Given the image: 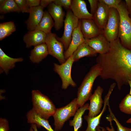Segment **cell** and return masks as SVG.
<instances>
[{"mask_svg": "<svg viewBox=\"0 0 131 131\" xmlns=\"http://www.w3.org/2000/svg\"><path fill=\"white\" fill-rule=\"evenodd\" d=\"M33 108L41 117L48 120L53 115L57 108L47 96L38 90L32 91Z\"/></svg>", "mask_w": 131, "mask_h": 131, "instance_id": "277c9868", "label": "cell"}, {"mask_svg": "<svg viewBox=\"0 0 131 131\" xmlns=\"http://www.w3.org/2000/svg\"><path fill=\"white\" fill-rule=\"evenodd\" d=\"M81 20V29L85 39H91L103 33L93 19Z\"/></svg>", "mask_w": 131, "mask_h": 131, "instance_id": "4fadbf2b", "label": "cell"}, {"mask_svg": "<svg viewBox=\"0 0 131 131\" xmlns=\"http://www.w3.org/2000/svg\"><path fill=\"white\" fill-rule=\"evenodd\" d=\"M15 1L22 13H29L30 8L27 5L26 0H15Z\"/></svg>", "mask_w": 131, "mask_h": 131, "instance_id": "f1b7e54d", "label": "cell"}, {"mask_svg": "<svg viewBox=\"0 0 131 131\" xmlns=\"http://www.w3.org/2000/svg\"><path fill=\"white\" fill-rule=\"evenodd\" d=\"M74 62L72 55L62 64H54V70L61 79L62 88L63 89H66L70 85L73 87L76 85L72 78L71 74L72 68Z\"/></svg>", "mask_w": 131, "mask_h": 131, "instance_id": "8992f818", "label": "cell"}, {"mask_svg": "<svg viewBox=\"0 0 131 131\" xmlns=\"http://www.w3.org/2000/svg\"><path fill=\"white\" fill-rule=\"evenodd\" d=\"M129 131H131V128H129Z\"/></svg>", "mask_w": 131, "mask_h": 131, "instance_id": "7bdbcfd3", "label": "cell"}, {"mask_svg": "<svg viewBox=\"0 0 131 131\" xmlns=\"http://www.w3.org/2000/svg\"><path fill=\"white\" fill-rule=\"evenodd\" d=\"M101 69L97 63L93 66L84 78L77 92V102L79 108L82 106L92 94L94 82L96 79L100 76Z\"/></svg>", "mask_w": 131, "mask_h": 131, "instance_id": "7a4b0ae2", "label": "cell"}, {"mask_svg": "<svg viewBox=\"0 0 131 131\" xmlns=\"http://www.w3.org/2000/svg\"><path fill=\"white\" fill-rule=\"evenodd\" d=\"M128 83L130 87V90L129 94L131 95V80L129 81Z\"/></svg>", "mask_w": 131, "mask_h": 131, "instance_id": "f35d334b", "label": "cell"}, {"mask_svg": "<svg viewBox=\"0 0 131 131\" xmlns=\"http://www.w3.org/2000/svg\"><path fill=\"white\" fill-rule=\"evenodd\" d=\"M41 0H26L27 5L30 8L40 6Z\"/></svg>", "mask_w": 131, "mask_h": 131, "instance_id": "836d02e7", "label": "cell"}, {"mask_svg": "<svg viewBox=\"0 0 131 131\" xmlns=\"http://www.w3.org/2000/svg\"><path fill=\"white\" fill-rule=\"evenodd\" d=\"M47 34L37 30L29 31L24 36L23 40L26 48L45 43Z\"/></svg>", "mask_w": 131, "mask_h": 131, "instance_id": "9a60e30c", "label": "cell"}, {"mask_svg": "<svg viewBox=\"0 0 131 131\" xmlns=\"http://www.w3.org/2000/svg\"><path fill=\"white\" fill-rule=\"evenodd\" d=\"M79 108L77 98H75L65 106L57 108L53 115L54 120V130H60L65 122L71 117L74 116Z\"/></svg>", "mask_w": 131, "mask_h": 131, "instance_id": "5b68a950", "label": "cell"}, {"mask_svg": "<svg viewBox=\"0 0 131 131\" xmlns=\"http://www.w3.org/2000/svg\"><path fill=\"white\" fill-rule=\"evenodd\" d=\"M16 30V26L11 21L0 24V40L10 35Z\"/></svg>", "mask_w": 131, "mask_h": 131, "instance_id": "484cf974", "label": "cell"}, {"mask_svg": "<svg viewBox=\"0 0 131 131\" xmlns=\"http://www.w3.org/2000/svg\"><path fill=\"white\" fill-rule=\"evenodd\" d=\"M120 111L125 114L131 115V95L127 94L119 105Z\"/></svg>", "mask_w": 131, "mask_h": 131, "instance_id": "4316f807", "label": "cell"}, {"mask_svg": "<svg viewBox=\"0 0 131 131\" xmlns=\"http://www.w3.org/2000/svg\"><path fill=\"white\" fill-rule=\"evenodd\" d=\"M120 22V17L117 9L110 8L108 19L103 33L110 42L118 37Z\"/></svg>", "mask_w": 131, "mask_h": 131, "instance_id": "ba28073f", "label": "cell"}, {"mask_svg": "<svg viewBox=\"0 0 131 131\" xmlns=\"http://www.w3.org/2000/svg\"><path fill=\"white\" fill-rule=\"evenodd\" d=\"M79 19H93V15L88 11L85 2L82 0H72L70 8Z\"/></svg>", "mask_w": 131, "mask_h": 131, "instance_id": "2e32d148", "label": "cell"}, {"mask_svg": "<svg viewBox=\"0 0 131 131\" xmlns=\"http://www.w3.org/2000/svg\"><path fill=\"white\" fill-rule=\"evenodd\" d=\"M89 105V103H86L78 109L73 119L69 121V125L74 127V131H78L81 127L82 122V116L85 111L88 110Z\"/></svg>", "mask_w": 131, "mask_h": 131, "instance_id": "cb8c5ba5", "label": "cell"}, {"mask_svg": "<svg viewBox=\"0 0 131 131\" xmlns=\"http://www.w3.org/2000/svg\"><path fill=\"white\" fill-rule=\"evenodd\" d=\"M109 8L117 9L122 1L121 0H101Z\"/></svg>", "mask_w": 131, "mask_h": 131, "instance_id": "f546056e", "label": "cell"}, {"mask_svg": "<svg viewBox=\"0 0 131 131\" xmlns=\"http://www.w3.org/2000/svg\"><path fill=\"white\" fill-rule=\"evenodd\" d=\"M48 54L47 46L44 43L34 47L31 51L29 58L32 62L39 64Z\"/></svg>", "mask_w": 131, "mask_h": 131, "instance_id": "44dd1931", "label": "cell"}, {"mask_svg": "<svg viewBox=\"0 0 131 131\" xmlns=\"http://www.w3.org/2000/svg\"><path fill=\"white\" fill-rule=\"evenodd\" d=\"M45 43L47 47L49 54L56 58L61 64L65 61L64 46L58 39L56 34L51 32L47 34Z\"/></svg>", "mask_w": 131, "mask_h": 131, "instance_id": "9c48e42d", "label": "cell"}, {"mask_svg": "<svg viewBox=\"0 0 131 131\" xmlns=\"http://www.w3.org/2000/svg\"><path fill=\"white\" fill-rule=\"evenodd\" d=\"M84 42L97 53L103 54L107 52L110 47V43L103 33L89 39H85Z\"/></svg>", "mask_w": 131, "mask_h": 131, "instance_id": "8fae6325", "label": "cell"}, {"mask_svg": "<svg viewBox=\"0 0 131 131\" xmlns=\"http://www.w3.org/2000/svg\"><path fill=\"white\" fill-rule=\"evenodd\" d=\"M21 12L15 0H0V12L1 13L5 14L13 12L19 13Z\"/></svg>", "mask_w": 131, "mask_h": 131, "instance_id": "d4e9b609", "label": "cell"}, {"mask_svg": "<svg viewBox=\"0 0 131 131\" xmlns=\"http://www.w3.org/2000/svg\"><path fill=\"white\" fill-rule=\"evenodd\" d=\"M103 91V89L100 86H98L90 97L88 115L89 117L96 116L101 112L102 105L104 103L102 97Z\"/></svg>", "mask_w": 131, "mask_h": 131, "instance_id": "30bf717a", "label": "cell"}, {"mask_svg": "<svg viewBox=\"0 0 131 131\" xmlns=\"http://www.w3.org/2000/svg\"><path fill=\"white\" fill-rule=\"evenodd\" d=\"M126 7L129 15H131V0H125Z\"/></svg>", "mask_w": 131, "mask_h": 131, "instance_id": "8d00e7d4", "label": "cell"}, {"mask_svg": "<svg viewBox=\"0 0 131 131\" xmlns=\"http://www.w3.org/2000/svg\"><path fill=\"white\" fill-rule=\"evenodd\" d=\"M48 11L54 21V27L56 31L60 29L63 26L65 13L62 7L55 4L53 2L48 7Z\"/></svg>", "mask_w": 131, "mask_h": 131, "instance_id": "ac0fdd59", "label": "cell"}, {"mask_svg": "<svg viewBox=\"0 0 131 131\" xmlns=\"http://www.w3.org/2000/svg\"><path fill=\"white\" fill-rule=\"evenodd\" d=\"M72 0H54L53 2L56 5L66 8H70Z\"/></svg>", "mask_w": 131, "mask_h": 131, "instance_id": "4dcf8cb0", "label": "cell"}, {"mask_svg": "<svg viewBox=\"0 0 131 131\" xmlns=\"http://www.w3.org/2000/svg\"><path fill=\"white\" fill-rule=\"evenodd\" d=\"M107 106L110 113V116L112 120L115 122L117 126V131H129V128L123 126L119 123L112 111L109 102L107 103Z\"/></svg>", "mask_w": 131, "mask_h": 131, "instance_id": "83f0119b", "label": "cell"}, {"mask_svg": "<svg viewBox=\"0 0 131 131\" xmlns=\"http://www.w3.org/2000/svg\"><path fill=\"white\" fill-rule=\"evenodd\" d=\"M127 123H130L131 124V117L128 119L126 121Z\"/></svg>", "mask_w": 131, "mask_h": 131, "instance_id": "ab89813d", "label": "cell"}, {"mask_svg": "<svg viewBox=\"0 0 131 131\" xmlns=\"http://www.w3.org/2000/svg\"><path fill=\"white\" fill-rule=\"evenodd\" d=\"M130 15V17L131 18V15Z\"/></svg>", "mask_w": 131, "mask_h": 131, "instance_id": "ee69618b", "label": "cell"}, {"mask_svg": "<svg viewBox=\"0 0 131 131\" xmlns=\"http://www.w3.org/2000/svg\"><path fill=\"white\" fill-rule=\"evenodd\" d=\"M29 131H34L33 129L31 127H30Z\"/></svg>", "mask_w": 131, "mask_h": 131, "instance_id": "b9f144b4", "label": "cell"}, {"mask_svg": "<svg viewBox=\"0 0 131 131\" xmlns=\"http://www.w3.org/2000/svg\"><path fill=\"white\" fill-rule=\"evenodd\" d=\"M29 16L25 23L29 31L35 30L40 23L43 16L44 8L39 6L30 8Z\"/></svg>", "mask_w": 131, "mask_h": 131, "instance_id": "e0dca14e", "label": "cell"}, {"mask_svg": "<svg viewBox=\"0 0 131 131\" xmlns=\"http://www.w3.org/2000/svg\"><path fill=\"white\" fill-rule=\"evenodd\" d=\"M79 19L73 14L72 11L68 10L64 20V30L62 37H57L58 39L63 44L66 50L68 48L71 42L73 33L78 27Z\"/></svg>", "mask_w": 131, "mask_h": 131, "instance_id": "52a82bcc", "label": "cell"}, {"mask_svg": "<svg viewBox=\"0 0 131 131\" xmlns=\"http://www.w3.org/2000/svg\"><path fill=\"white\" fill-rule=\"evenodd\" d=\"M96 130L97 131H103L100 129V128L99 126H98L97 127L96 129Z\"/></svg>", "mask_w": 131, "mask_h": 131, "instance_id": "60d3db41", "label": "cell"}, {"mask_svg": "<svg viewBox=\"0 0 131 131\" xmlns=\"http://www.w3.org/2000/svg\"><path fill=\"white\" fill-rule=\"evenodd\" d=\"M31 127L33 129L34 131H38L37 127L36 124H31Z\"/></svg>", "mask_w": 131, "mask_h": 131, "instance_id": "74e56055", "label": "cell"}, {"mask_svg": "<svg viewBox=\"0 0 131 131\" xmlns=\"http://www.w3.org/2000/svg\"><path fill=\"white\" fill-rule=\"evenodd\" d=\"M117 9L120 17L118 37L124 47L131 49V18L125 1H122Z\"/></svg>", "mask_w": 131, "mask_h": 131, "instance_id": "3957f363", "label": "cell"}, {"mask_svg": "<svg viewBox=\"0 0 131 131\" xmlns=\"http://www.w3.org/2000/svg\"><path fill=\"white\" fill-rule=\"evenodd\" d=\"M54 25L52 18L48 11H44L42 17L35 30L41 31L46 34L51 33V30Z\"/></svg>", "mask_w": 131, "mask_h": 131, "instance_id": "603a6c76", "label": "cell"}, {"mask_svg": "<svg viewBox=\"0 0 131 131\" xmlns=\"http://www.w3.org/2000/svg\"><path fill=\"white\" fill-rule=\"evenodd\" d=\"M97 53L94 49L84 42L79 46L73 55L75 62L85 57L96 56Z\"/></svg>", "mask_w": 131, "mask_h": 131, "instance_id": "7402d4cb", "label": "cell"}, {"mask_svg": "<svg viewBox=\"0 0 131 131\" xmlns=\"http://www.w3.org/2000/svg\"><path fill=\"white\" fill-rule=\"evenodd\" d=\"M26 116L28 123L36 124L37 128L42 127L47 131H55L52 129L48 120L41 117L33 108L28 111Z\"/></svg>", "mask_w": 131, "mask_h": 131, "instance_id": "d6986e66", "label": "cell"}, {"mask_svg": "<svg viewBox=\"0 0 131 131\" xmlns=\"http://www.w3.org/2000/svg\"><path fill=\"white\" fill-rule=\"evenodd\" d=\"M21 57L13 58L8 56L0 48V67L1 71L8 74L9 70L14 68L16 63L22 62Z\"/></svg>", "mask_w": 131, "mask_h": 131, "instance_id": "ffe728a7", "label": "cell"}, {"mask_svg": "<svg viewBox=\"0 0 131 131\" xmlns=\"http://www.w3.org/2000/svg\"><path fill=\"white\" fill-rule=\"evenodd\" d=\"M9 123L5 118H0V131H8L9 130Z\"/></svg>", "mask_w": 131, "mask_h": 131, "instance_id": "1f68e13d", "label": "cell"}, {"mask_svg": "<svg viewBox=\"0 0 131 131\" xmlns=\"http://www.w3.org/2000/svg\"><path fill=\"white\" fill-rule=\"evenodd\" d=\"M81 20H79L78 27L73 33L71 40L68 47L64 52L66 60L72 55L79 46L84 42L85 39L81 31Z\"/></svg>", "mask_w": 131, "mask_h": 131, "instance_id": "7c38bea8", "label": "cell"}, {"mask_svg": "<svg viewBox=\"0 0 131 131\" xmlns=\"http://www.w3.org/2000/svg\"><path fill=\"white\" fill-rule=\"evenodd\" d=\"M110 43L109 50L99 54L96 62L101 69V78L114 80L120 90L131 80V49L124 47L118 37Z\"/></svg>", "mask_w": 131, "mask_h": 131, "instance_id": "6da1fadb", "label": "cell"}, {"mask_svg": "<svg viewBox=\"0 0 131 131\" xmlns=\"http://www.w3.org/2000/svg\"><path fill=\"white\" fill-rule=\"evenodd\" d=\"M88 1L90 6V13L93 15L97 9L98 0H88Z\"/></svg>", "mask_w": 131, "mask_h": 131, "instance_id": "d6a6232c", "label": "cell"}, {"mask_svg": "<svg viewBox=\"0 0 131 131\" xmlns=\"http://www.w3.org/2000/svg\"><path fill=\"white\" fill-rule=\"evenodd\" d=\"M106 119L109 122L111 128L108 127H106V129L107 131H115L114 128L112 123V120L111 117L109 116L106 117Z\"/></svg>", "mask_w": 131, "mask_h": 131, "instance_id": "d590c367", "label": "cell"}, {"mask_svg": "<svg viewBox=\"0 0 131 131\" xmlns=\"http://www.w3.org/2000/svg\"><path fill=\"white\" fill-rule=\"evenodd\" d=\"M109 10L110 8L101 0H98V8L93 15V19L103 32L108 19Z\"/></svg>", "mask_w": 131, "mask_h": 131, "instance_id": "5bb4252c", "label": "cell"}, {"mask_svg": "<svg viewBox=\"0 0 131 131\" xmlns=\"http://www.w3.org/2000/svg\"><path fill=\"white\" fill-rule=\"evenodd\" d=\"M54 0H41L40 5L44 8L53 2Z\"/></svg>", "mask_w": 131, "mask_h": 131, "instance_id": "e575fe53", "label": "cell"}]
</instances>
